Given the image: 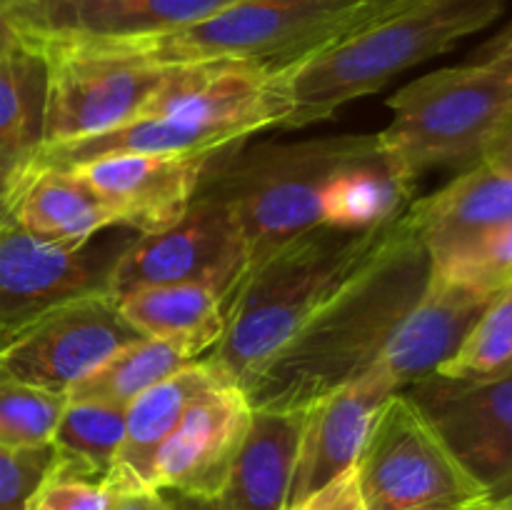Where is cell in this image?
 <instances>
[{
    "label": "cell",
    "mask_w": 512,
    "mask_h": 510,
    "mask_svg": "<svg viewBox=\"0 0 512 510\" xmlns=\"http://www.w3.org/2000/svg\"><path fill=\"white\" fill-rule=\"evenodd\" d=\"M68 405V393L0 378V445L40 448L50 445Z\"/></svg>",
    "instance_id": "obj_29"
},
{
    "label": "cell",
    "mask_w": 512,
    "mask_h": 510,
    "mask_svg": "<svg viewBox=\"0 0 512 510\" xmlns=\"http://www.w3.org/2000/svg\"><path fill=\"white\" fill-rule=\"evenodd\" d=\"M483 163L493 165L500 173L510 175L512 178V113L505 118V123L500 125L498 133L490 140L488 150L483 155Z\"/></svg>",
    "instance_id": "obj_37"
},
{
    "label": "cell",
    "mask_w": 512,
    "mask_h": 510,
    "mask_svg": "<svg viewBox=\"0 0 512 510\" xmlns=\"http://www.w3.org/2000/svg\"><path fill=\"white\" fill-rule=\"evenodd\" d=\"M45 85L48 68L35 50L20 45L0 55V218L10 178L43 143Z\"/></svg>",
    "instance_id": "obj_25"
},
{
    "label": "cell",
    "mask_w": 512,
    "mask_h": 510,
    "mask_svg": "<svg viewBox=\"0 0 512 510\" xmlns=\"http://www.w3.org/2000/svg\"><path fill=\"white\" fill-rule=\"evenodd\" d=\"M253 408L235 383H223L195 398L158 450L153 488L213 500L223 490Z\"/></svg>",
    "instance_id": "obj_13"
},
{
    "label": "cell",
    "mask_w": 512,
    "mask_h": 510,
    "mask_svg": "<svg viewBox=\"0 0 512 510\" xmlns=\"http://www.w3.org/2000/svg\"><path fill=\"white\" fill-rule=\"evenodd\" d=\"M430 265H433V273L445 275V278L495 290L512 278V220L480 235L478 240L455 250L440 263Z\"/></svg>",
    "instance_id": "obj_30"
},
{
    "label": "cell",
    "mask_w": 512,
    "mask_h": 510,
    "mask_svg": "<svg viewBox=\"0 0 512 510\" xmlns=\"http://www.w3.org/2000/svg\"><path fill=\"white\" fill-rule=\"evenodd\" d=\"M198 350L178 340L138 338L68 390L70 400L128 408L138 395L198 360Z\"/></svg>",
    "instance_id": "obj_26"
},
{
    "label": "cell",
    "mask_w": 512,
    "mask_h": 510,
    "mask_svg": "<svg viewBox=\"0 0 512 510\" xmlns=\"http://www.w3.org/2000/svg\"><path fill=\"white\" fill-rule=\"evenodd\" d=\"M430 253L400 215L393 238L333 290L243 388L253 410H305L320 395L358 378L430 280Z\"/></svg>",
    "instance_id": "obj_1"
},
{
    "label": "cell",
    "mask_w": 512,
    "mask_h": 510,
    "mask_svg": "<svg viewBox=\"0 0 512 510\" xmlns=\"http://www.w3.org/2000/svg\"><path fill=\"white\" fill-rule=\"evenodd\" d=\"M455 458L512 420V368L485 378L430 375L405 388Z\"/></svg>",
    "instance_id": "obj_22"
},
{
    "label": "cell",
    "mask_w": 512,
    "mask_h": 510,
    "mask_svg": "<svg viewBox=\"0 0 512 510\" xmlns=\"http://www.w3.org/2000/svg\"><path fill=\"white\" fill-rule=\"evenodd\" d=\"M215 155L108 153L73 168L120 215V225L140 235L173 225L198 193L200 178Z\"/></svg>",
    "instance_id": "obj_15"
},
{
    "label": "cell",
    "mask_w": 512,
    "mask_h": 510,
    "mask_svg": "<svg viewBox=\"0 0 512 510\" xmlns=\"http://www.w3.org/2000/svg\"><path fill=\"white\" fill-rule=\"evenodd\" d=\"M475 63L485 65V68L495 70V73H500L503 78L512 80V25L508 30H503L498 38H493L488 45H483V48L478 50Z\"/></svg>",
    "instance_id": "obj_36"
},
{
    "label": "cell",
    "mask_w": 512,
    "mask_h": 510,
    "mask_svg": "<svg viewBox=\"0 0 512 510\" xmlns=\"http://www.w3.org/2000/svg\"><path fill=\"white\" fill-rule=\"evenodd\" d=\"M365 25L368 0H240L165 33L23 45H63L145 65L228 63L288 73Z\"/></svg>",
    "instance_id": "obj_3"
},
{
    "label": "cell",
    "mask_w": 512,
    "mask_h": 510,
    "mask_svg": "<svg viewBox=\"0 0 512 510\" xmlns=\"http://www.w3.org/2000/svg\"><path fill=\"white\" fill-rule=\"evenodd\" d=\"M20 38H18V33H15V28L13 25H10V20L5 18L3 13H0V55L3 53H10V50H15V48H20Z\"/></svg>",
    "instance_id": "obj_40"
},
{
    "label": "cell",
    "mask_w": 512,
    "mask_h": 510,
    "mask_svg": "<svg viewBox=\"0 0 512 510\" xmlns=\"http://www.w3.org/2000/svg\"><path fill=\"white\" fill-rule=\"evenodd\" d=\"M415 183L383 148L350 160L325 188L323 225L363 230L398 218L415 200Z\"/></svg>",
    "instance_id": "obj_24"
},
{
    "label": "cell",
    "mask_w": 512,
    "mask_h": 510,
    "mask_svg": "<svg viewBox=\"0 0 512 510\" xmlns=\"http://www.w3.org/2000/svg\"><path fill=\"white\" fill-rule=\"evenodd\" d=\"M108 490V510H170L165 495L155 488L103 480Z\"/></svg>",
    "instance_id": "obj_35"
},
{
    "label": "cell",
    "mask_w": 512,
    "mask_h": 510,
    "mask_svg": "<svg viewBox=\"0 0 512 510\" xmlns=\"http://www.w3.org/2000/svg\"><path fill=\"white\" fill-rule=\"evenodd\" d=\"M138 338L143 335L123 318L110 290L75 295L0 330V378L68 393Z\"/></svg>",
    "instance_id": "obj_9"
},
{
    "label": "cell",
    "mask_w": 512,
    "mask_h": 510,
    "mask_svg": "<svg viewBox=\"0 0 512 510\" xmlns=\"http://www.w3.org/2000/svg\"><path fill=\"white\" fill-rule=\"evenodd\" d=\"M393 393H398V385L378 360L358 378L320 395L305 408L285 505H303L330 480L353 468L370 423Z\"/></svg>",
    "instance_id": "obj_14"
},
{
    "label": "cell",
    "mask_w": 512,
    "mask_h": 510,
    "mask_svg": "<svg viewBox=\"0 0 512 510\" xmlns=\"http://www.w3.org/2000/svg\"><path fill=\"white\" fill-rule=\"evenodd\" d=\"M125 438V408L70 400L60 415L50 445L53 465L65 473L105 480Z\"/></svg>",
    "instance_id": "obj_27"
},
{
    "label": "cell",
    "mask_w": 512,
    "mask_h": 510,
    "mask_svg": "<svg viewBox=\"0 0 512 510\" xmlns=\"http://www.w3.org/2000/svg\"><path fill=\"white\" fill-rule=\"evenodd\" d=\"M458 460L485 490L493 508L512 498V420L493 430Z\"/></svg>",
    "instance_id": "obj_31"
},
{
    "label": "cell",
    "mask_w": 512,
    "mask_h": 510,
    "mask_svg": "<svg viewBox=\"0 0 512 510\" xmlns=\"http://www.w3.org/2000/svg\"><path fill=\"white\" fill-rule=\"evenodd\" d=\"M508 0H423L403 13L355 30L290 70V113L283 130L333 118L350 100L383 90L395 75L448 53L503 15Z\"/></svg>",
    "instance_id": "obj_6"
},
{
    "label": "cell",
    "mask_w": 512,
    "mask_h": 510,
    "mask_svg": "<svg viewBox=\"0 0 512 510\" xmlns=\"http://www.w3.org/2000/svg\"><path fill=\"white\" fill-rule=\"evenodd\" d=\"M15 3H20V0H0V13H3V15L8 13V10L13 8Z\"/></svg>",
    "instance_id": "obj_41"
},
{
    "label": "cell",
    "mask_w": 512,
    "mask_h": 510,
    "mask_svg": "<svg viewBox=\"0 0 512 510\" xmlns=\"http://www.w3.org/2000/svg\"><path fill=\"white\" fill-rule=\"evenodd\" d=\"M388 108L393 120L378 143L410 178L430 168L468 170L512 113V80L470 60L413 80Z\"/></svg>",
    "instance_id": "obj_7"
},
{
    "label": "cell",
    "mask_w": 512,
    "mask_h": 510,
    "mask_svg": "<svg viewBox=\"0 0 512 510\" xmlns=\"http://www.w3.org/2000/svg\"><path fill=\"white\" fill-rule=\"evenodd\" d=\"M53 463V445L8 448L0 445V510H28L30 498Z\"/></svg>",
    "instance_id": "obj_32"
},
{
    "label": "cell",
    "mask_w": 512,
    "mask_h": 510,
    "mask_svg": "<svg viewBox=\"0 0 512 510\" xmlns=\"http://www.w3.org/2000/svg\"><path fill=\"white\" fill-rule=\"evenodd\" d=\"M28 510H108V490L103 480L65 473L50 463Z\"/></svg>",
    "instance_id": "obj_33"
},
{
    "label": "cell",
    "mask_w": 512,
    "mask_h": 510,
    "mask_svg": "<svg viewBox=\"0 0 512 510\" xmlns=\"http://www.w3.org/2000/svg\"><path fill=\"white\" fill-rule=\"evenodd\" d=\"M25 48L35 50L48 68L40 145L75 143L133 123L175 70L63 45Z\"/></svg>",
    "instance_id": "obj_10"
},
{
    "label": "cell",
    "mask_w": 512,
    "mask_h": 510,
    "mask_svg": "<svg viewBox=\"0 0 512 510\" xmlns=\"http://www.w3.org/2000/svg\"><path fill=\"white\" fill-rule=\"evenodd\" d=\"M495 290L433 273L418 303L408 310L385 343L380 363L398 390L410 388L438 373L490 303Z\"/></svg>",
    "instance_id": "obj_17"
},
{
    "label": "cell",
    "mask_w": 512,
    "mask_h": 510,
    "mask_svg": "<svg viewBox=\"0 0 512 510\" xmlns=\"http://www.w3.org/2000/svg\"><path fill=\"white\" fill-rule=\"evenodd\" d=\"M303 510H368L363 493H360L355 465L335 480H330L318 493L310 495L303 503Z\"/></svg>",
    "instance_id": "obj_34"
},
{
    "label": "cell",
    "mask_w": 512,
    "mask_h": 510,
    "mask_svg": "<svg viewBox=\"0 0 512 510\" xmlns=\"http://www.w3.org/2000/svg\"><path fill=\"white\" fill-rule=\"evenodd\" d=\"M368 510H490L488 495L405 390L370 423L358 460Z\"/></svg>",
    "instance_id": "obj_8"
},
{
    "label": "cell",
    "mask_w": 512,
    "mask_h": 510,
    "mask_svg": "<svg viewBox=\"0 0 512 510\" xmlns=\"http://www.w3.org/2000/svg\"><path fill=\"white\" fill-rule=\"evenodd\" d=\"M120 253L98 255L90 243L45 240L0 218V330L75 295L110 290V270Z\"/></svg>",
    "instance_id": "obj_12"
},
{
    "label": "cell",
    "mask_w": 512,
    "mask_h": 510,
    "mask_svg": "<svg viewBox=\"0 0 512 510\" xmlns=\"http://www.w3.org/2000/svg\"><path fill=\"white\" fill-rule=\"evenodd\" d=\"M398 218L363 230L320 225L280 245L225 303V333L208 358L240 390L298 325L395 235Z\"/></svg>",
    "instance_id": "obj_4"
},
{
    "label": "cell",
    "mask_w": 512,
    "mask_h": 510,
    "mask_svg": "<svg viewBox=\"0 0 512 510\" xmlns=\"http://www.w3.org/2000/svg\"><path fill=\"white\" fill-rule=\"evenodd\" d=\"M305 410H253L223 490L208 500L210 510H280L288 498L298 460Z\"/></svg>",
    "instance_id": "obj_21"
},
{
    "label": "cell",
    "mask_w": 512,
    "mask_h": 510,
    "mask_svg": "<svg viewBox=\"0 0 512 510\" xmlns=\"http://www.w3.org/2000/svg\"><path fill=\"white\" fill-rule=\"evenodd\" d=\"M223 383L233 380L210 358H198L138 395L125 408V438L105 480L153 488V465L168 435L195 398Z\"/></svg>",
    "instance_id": "obj_20"
},
{
    "label": "cell",
    "mask_w": 512,
    "mask_h": 510,
    "mask_svg": "<svg viewBox=\"0 0 512 510\" xmlns=\"http://www.w3.org/2000/svg\"><path fill=\"white\" fill-rule=\"evenodd\" d=\"M493 510H512V498H508V500H503V503L500 505H495Z\"/></svg>",
    "instance_id": "obj_42"
},
{
    "label": "cell",
    "mask_w": 512,
    "mask_h": 510,
    "mask_svg": "<svg viewBox=\"0 0 512 510\" xmlns=\"http://www.w3.org/2000/svg\"><path fill=\"white\" fill-rule=\"evenodd\" d=\"M240 0H20L5 13L20 43L133 38L198 23Z\"/></svg>",
    "instance_id": "obj_16"
},
{
    "label": "cell",
    "mask_w": 512,
    "mask_h": 510,
    "mask_svg": "<svg viewBox=\"0 0 512 510\" xmlns=\"http://www.w3.org/2000/svg\"><path fill=\"white\" fill-rule=\"evenodd\" d=\"M245 270V245L223 200L195 193L173 225L130 240L110 270L113 295L145 285L198 283L225 300Z\"/></svg>",
    "instance_id": "obj_11"
},
{
    "label": "cell",
    "mask_w": 512,
    "mask_h": 510,
    "mask_svg": "<svg viewBox=\"0 0 512 510\" xmlns=\"http://www.w3.org/2000/svg\"><path fill=\"white\" fill-rule=\"evenodd\" d=\"M280 510H303V505H283Z\"/></svg>",
    "instance_id": "obj_43"
},
{
    "label": "cell",
    "mask_w": 512,
    "mask_h": 510,
    "mask_svg": "<svg viewBox=\"0 0 512 510\" xmlns=\"http://www.w3.org/2000/svg\"><path fill=\"white\" fill-rule=\"evenodd\" d=\"M418 3H423V0H368V25L393 18V15L403 13Z\"/></svg>",
    "instance_id": "obj_38"
},
{
    "label": "cell",
    "mask_w": 512,
    "mask_h": 510,
    "mask_svg": "<svg viewBox=\"0 0 512 510\" xmlns=\"http://www.w3.org/2000/svg\"><path fill=\"white\" fill-rule=\"evenodd\" d=\"M415 235L440 263L512 220V178L480 160L433 195L415 198L405 210Z\"/></svg>",
    "instance_id": "obj_19"
},
{
    "label": "cell",
    "mask_w": 512,
    "mask_h": 510,
    "mask_svg": "<svg viewBox=\"0 0 512 510\" xmlns=\"http://www.w3.org/2000/svg\"><path fill=\"white\" fill-rule=\"evenodd\" d=\"M115 298L123 318L143 338L178 340L203 355L213 350L225 333L223 298L205 285H145Z\"/></svg>",
    "instance_id": "obj_23"
},
{
    "label": "cell",
    "mask_w": 512,
    "mask_h": 510,
    "mask_svg": "<svg viewBox=\"0 0 512 510\" xmlns=\"http://www.w3.org/2000/svg\"><path fill=\"white\" fill-rule=\"evenodd\" d=\"M512 368V278L498 285L465 335L458 353L440 365L443 378H485V375L503 373Z\"/></svg>",
    "instance_id": "obj_28"
},
{
    "label": "cell",
    "mask_w": 512,
    "mask_h": 510,
    "mask_svg": "<svg viewBox=\"0 0 512 510\" xmlns=\"http://www.w3.org/2000/svg\"><path fill=\"white\" fill-rule=\"evenodd\" d=\"M3 218L45 240L88 245L120 215L73 168L25 163L3 195Z\"/></svg>",
    "instance_id": "obj_18"
},
{
    "label": "cell",
    "mask_w": 512,
    "mask_h": 510,
    "mask_svg": "<svg viewBox=\"0 0 512 510\" xmlns=\"http://www.w3.org/2000/svg\"><path fill=\"white\" fill-rule=\"evenodd\" d=\"M288 73L248 65H175L133 123L63 145H40L30 163L75 165L108 153L218 155L280 128L290 113Z\"/></svg>",
    "instance_id": "obj_2"
},
{
    "label": "cell",
    "mask_w": 512,
    "mask_h": 510,
    "mask_svg": "<svg viewBox=\"0 0 512 510\" xmlns=\"http://www.w3.org/2000/svg\"><path fill=\"white\" fill-rule=\"evenodd\" d=\"M373 148L378 133H345L253 148L240 143L215 155L198 193L223 200L233 213L245 245L243 278L280 245L320 228L330 180Z\"/></svg>",
    "instance_id": "obj_5"
},
{
    "label": "cell",
    "mask_w": 512,
    "mask_h": 510,
    "mask_svg": "<svg viewBox=\"0 0 512 510\" xmlns=\"http://www.w3.org/2000/svg\"><path fill=\"white\" fill-rule=\"evenodd\" d=\"M165 495V503H168L170 510H210L205 500H195L188 498V495L180 493H170V490H160Z\"/></svg>",
    "instance_id": "obj_39"
}]
</instances>
